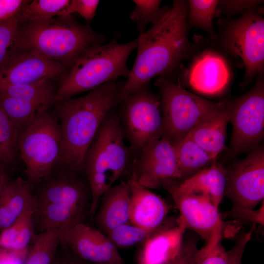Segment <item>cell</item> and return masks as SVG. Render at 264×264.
I'll list each match as a JSON object with an SVG mask.
<instances>
[{"label":"cell","instance_id":"60d3db41","mask_svg":"<svg viewBox=\"0 0 264 264\" xmlns=\"http://www.w3.org/2000/svg\"><path fill=\"white\" fill-rule=\"evenodd\" d=\"M264 200L261 207L257 211L233 208L231 214L234 217L245 220L253 221L264 225Z\"/></svg>","mask_w":264,"mask_h":264},{"label":"cell","instance_id":"d6a6232c","mask_svg":"<svg viewBox=\"0 0 264 264\" xmlns=\"http://www.w3.org/2000/svg\"><path fill=\"white\" fill-rule=\"evenodd\" d=\"M135 7L130 14V18L135 22L140 34L145 32L148 23L156 22L169 7H160L161 0H133Z\"/></svg>","mask_w":264,"mask_h":264},{"label":"cell","instance_id":"7bdbcfd3","mask_svg":"<svg viewBox=\"0 0 264 264\" xmlns=\"http://www.w3.org/2000/svg\"><path fill=\"white\" fill-rule=\"evenodd\" d=\"M57 264H84L81 262L72 258H67Z\"/></svg>","mask_w":264,"mask_h":264},{"label":"cell","instance_id":"9a60e30c","mask_svg":"<svg viewBox=\"0 0 264 264\" xmlns=\"http://www.w3.org/2000/svg\"><path fill=\"white\" fill-rule=\"evenodd\" d=\"M76 172L57 168L38 184L36 205L58 204L85 209L91 193L87 179Z\"/></svg>","mask_w":264,"mask_h":264},{"label":"cell","instance_id":"6da1fadb","mask_svg":"<svg viewBox=\"0 0 264 264\" xmlns=\"http://www.w3.org/2000/svg\"><path fill=\"white\" fill-rule=\"evenodd\" d=\"M188 8V1L174 0L172 7L137 38L136 56L123 84L121 100L155 76H168L191 52Z\"/></svg>","mask_w":264,"mask_h":264},{"label":"cell","instance_id":"d6986e66","mask_svg":"<svg viewBox=\"0 0 264 264\" xmlns=\"http://www.w3.org/2000/svg\"><path fill=\"white\" fill-rule=\"evenodd\" d=\"M186 229L176 226L156 230L144 242L139 253L137 264H166L179 252Z\"/></svg>","mask_w":264,"mask_h":264},{"label":"cell","instance_id":"44dd1931","mask_svg":"<svg viewBox=\"0 0 264 264\" xmlns=\"http://www.w3.org/2000/svg\"><path fill=\"white\" fill-rule=\"evenodd\" d=\"M229 123L224 101L221 106L197 124L187 135L206 152L217 158L226 149L227 127Z\"/></svg>","mask_w":264,"mask_h":264},{"label":"cell","instance_id":"f1b7e54d","mask_svg":"<svg viewBox=\"0 0 264 264\" xmlns=\"http://www.w3.org/2000/svg\"><path fill=\"white\" fill-rule=\"evenodd\" d=\"M19 133L0 108V167L6 171L16 164L19 154Z\"/></svg>","mask_w":264,"mask_h":264},{"label":"cell","instance_id":"cb8c5ba5","mask_svg":"<svg viewBox=\"0 0 264 264\" xmlns=\"http://www.w3.org/2000/svg\"><path fill=\"white\" fill-rule=\"evenodd\" d=\"M85 209L58 204L36 205L33 219L41 232L48 229L63 231L80 223Z\"/></svg>","mask_w":264,"mask_h":264},{"label":"cell","instance_id":"277c9868","mask_svg":"<svg viewBox=\"0 0 264 264\" xmlns=\"http://www.w3.org/2000/svg\"><path fill=\"white\" fill-rule=\"evenodd\" d=\"M124 140L118 112L113 109L102 121L83 160L82 172L90 189L91 217L103 194L120 177L131 160Z\"/></svg>","mask_w":264,"mask_h":264},{"label":"cell","instance_id":"4fadbf2b","mask_svg":"<svg viewBox=\"0 0 264 264\" xmlns=\"http://www.w3.org/2000/svg\"><path fill=\"white\" fill-rule=\"evenodd\" d=\"M132 163L138 182L147 189L156 188L166 179L180 178L174 145L163 136L146 145Z\"/></svg>","mask_w":264,"mask_h":264},{"label":"cell","instance_id":"83f0119b","mask_svg":"<svg viewBox=\"0 0 264 264\" xmlns=\"http://www.w3.org/2000/svg\"><path fill=\"white\" fill-rule=\"evenodd\" d=\"M253 230L252 227L239 237L229 251L225 250L220 242L208 250H198L197 264H240L244 249L251 239Z\"/></svg>","mask_w":264,"mask_h":264},{"label":"cell","instance_id":"8fae6325","mask_svg":"<svg viewBox=\"0 0 264 264\" xmlns=\"http://www.w3.org/2000/svg\"><path fill=\"white\" fill-rule=\"evenodd\" d=\"M162 185L170 193L180 216L177 224L190 228L205 242L203 250H208L220 242L223 224L218 208L206 196L179 191L172 179Z\"/></svg>","mask_w":264,"mask_h":264},{"label":"cell","instance_id":"f35d334b","mask_svg":"<svg viewBox=\"0 0 264 264\" xmlns=\"http://www.w3.org/2000/svg\"><path fill=\"white\" fill-rule=\"evenodd\" d=\"M29 1L0 0V22L19 15L23 7Z\"/></svg>","mask_w":264,"mask_h":264},{"label":"cell","instance_id":"30bf717a","mask_svg":"<svg viewBox=\"0 0 264 264\" xmlns=\"http://www.w3.org/2000/svg\"><path fill=\"white\" fill-rule=\"evenodd\" d=\"M222 42L229 52L243 61L245 83L258 73H263L264 19L254 10L228 23Z\"/></svg>","mask_w":264,"mask_h":264},{"label":"cell","instance_id":"5b68a950","mask_svg":"<svg viewBox=\"0 0 264 264\" xmlns=\"http://www.w3.org/2000/svg\"><path fill=\"white\" fill-rule=\"evenodd\" d=\"M137 44V39L119 44L114 37L107 44H95L86 47L61 78L56 102L90 91L119 77L127 78L130 71L127 60Z\"/></svg>","mask_w":264,"mask_h":264},{"label":"cell","instance_id":"74e56055","mask_svg":"<svg viewBox=\"0 0 264 264\" xmlns=\"http://www.w3.org/2000/svg\"><path fill=\"white\" fill-rule=\"evenodd\" d=\"M198 251L195 240L183 241L179 252L166 264H197Z\"/></svg>","mask_w":264,"mask_h":264},{"label":"cell","instance_id":"836d02e7","mask_svg":"<svg viewBox=\"0 0 264 264\" xmlns=\"http://www.w3.org/2000/svg\"><path fill=\"white\" fill-rule=\"evenodd\" d=\"M156 230H150L127 223L111 230L107 237L116 247H129L144 242Z\"/></svg>","mask_w":264,"mask_h":264},{"label":"cell","instance_id":"ac0fdd59","mask_svg":"<svg viewBox=\"0 0 264 264\" xmlns=\"http://www.w3.org/2000/svg\"><path fill=\"white\" fill-rule=\"evenodd\" d=\"M229 79V70L223 58L216 53L206 51L192 65L189 83L201 93L217 95L225 90Z\"/></svg>","mask_w":264,"mask_h":264},{"label":"cell","instance_id":"9c48e42d","mask_svg":"<svg viewBox=\"0 0 264 264\" xmlns=\"http://www.w3.org/2000/svg\"><path fill=\"white\" fill-rule=\"evenodd\" d=\"M232 133L228 158L259 147L264 137V83L263 73L259 74L254 86L234 100L224 101Z\"/></svg>","mask_w":264,"mask_h":264},{"label":"cell","instance_id":"8d00e7d4","mask_svg":"<svg viewBox=\"0 0 264 264\" xmlns=\"http://www.w3.org/2000/svg\"><path fill=\"white\" fill-rule=\"evenodd\" d=\"M99 0H72L62 10L58 16H69L77 13L87 21L92 20L95 15Z\"/></svg>","mask_w":264,"mask_h":264},{"label":"cell","instance_id":"7a4b0ae2","mask_svg":"<svg viewBox=\"0 0 264 264\" xmlns=\"http://www.w3.org/2000/svg\"><path fill=\"white\" fill-rule=\"evenodd\" d=\"M123 84L111 80L85 95L55 104L62 139L57 168L83 173L86 151L106 115L119 103Z\"/></svg>","mask_w":264,"mask_h":264},{"label":"cell","instance_id":"f546056e","mask_svg":"<svg viewBox=\"0 0 264 264\" xmlns=\"http://www.w3.org/2000/svg\"><path fill=\"white\" fill-rule=\"evenodd\" d=\"M62 232L61 229H48L35 235L25 264H52Z\"/></svg>","mask_w":264,"mask_h":264},{"label":"cell","instance_id":"2e32d148","mask_svg":"<svg viewBox=\"0 0 264 264\" xmlns=\"http://www.w3.org/2000/svg\"><path fill=\"white\" fill-rule=\"evenodd\" d=\"M60 243L85 261L96 264H125L116 247L107 236L82 222L63 231Z\"/></svg>","mask_w":264,"mask_h":264},{"label":"cell","instance_id":"d590c367","mask_svg":"<svg viewBox=\"0 0 264 264\" xmlns=\"http://www.w3.org/2000/svg\"><path fill=\"white\" fill-rule=\"evenodd\" d=\"M19 21L18 15L0 22V67L7 59L13 47Z\"/></svg>","mask_w":264,"mask_h":264},{"label":"cell","instance_id":"1f68e13d","mask_svg":"<svg viewBox=\"0 0 264 264\" xmlns=\"http://www.w3.org/2000/svg\"><path fill=\"white\" fill-rule=\"evenodd\" d=\"M70 1L69 0H30L20 13L19 22L42 20L57 17Z\"/></svg>","mask_w":264,"mask_h":264},{"label":"cell","instance_id":"e0dca14e","mask_svg":"<svg viewBox=\"0 0 264 264\" xmlns=\"http://www.w3.org/2000/svg\"><path fill=\"white\" fill-rule=\"evenodd\" d=\"M127 182L131 191L130 221L148 230H156L169 211L168 205L159 196L140 185L133 170Z\"/></svg>","mask_w":264,"mask_h":264},{"label":"cell","instance_id":"484cf974","mask_svg":"<svg viewBox=\"0 0 264 264\" xmlns=\"http://www.w3.org/2000/svg\"><path fill=\"white\" fill-rule=\"evenodd\" d=\"M52 79L11 86L0 90V93L28 102L50 108L55 104L57 88Z\"/></svg>","mask_w":264,"mask_h":264},{"label":"cell","instance_id":"4316f807","mask_svg":"<svg viewBox=\"0 0 264 264\" xmlns=\"http://www.w3.org/2000/svg\"><path fill=\"white\" fill-rule=\"evenodd\" d=\"M0 108L20 133L42 112L50 108L0 93Z\"/></svg>","mask_w":264,"mask_h":264},{"label":"cell","instance_id":"ba28073f","mask_svg":"<svg viewBox=\"0 0 264 264\" xmlns=\"http://www.w3.org/2000/svg\"><path fill=\"white\" fill-rule=\"evenodd\" d=\"M118 104L121 130L134 159L146 145L163 135L160 99L147 84L126 96Z\"/></svg>","mask_w":264,"mask_h":264},{"label":"cell","instance_id":"3957f363","mask_svg":"<svg viewBox=\"0 0 264 264\" xmlns=\"http://www.w3.org/2000/svg\"><path fill=\"white\" fill-rule=\"evenodd\" d=\"M104 37L71 16L19 23L13 48L34 52L70 68L86 47L102 44Z\"/></svg>","mask_w":264,"mask_h":264},{"label":"cell","instance_id":"ab89813d","mask_svg":"<svg viewBox=\"0 0 264 264\" xmlns=\"http://www.w3.org/2000/svg\"><path fill=\"white\" fill-rule=\"evenodd\" d=\"M262 1L258 0H219L218 5L220 6L226 13L232 14L253 10Z\"/></svg>","mask_w":264,"mask_h":264},{"label":"cell","instance_id":"4dcf8cb0","mask_svg":"<svg viewBox=\"0 0 264 264\" xmlns=\"http://www.w3.org/2000/svg\"><path fill=\"white\" fill-rule=\"evenodd\" d=\"M219 2V0L188 1L187 24L202 29L214 37L213 18Z\"/></svg>","mask_w":264,"mask_h":264},{"label":"cell","instance_id":"ee69618b","mask_svg":"<svg viewBox=\"0 0 264 264\" xmlns=\"http://www.w3.org/2000/svg\"><path fill=\"white\" fill-rule=\"evenodd\" d=\"M1 249H1V248H0V251ZM4 253H3V255H1V254L0 252V262H1V260H2V257H3V255H4Z\"/></svg>","mask_w":264,"mask_h":264},{"label":"cell","instance_id":"d4e9b609","mask_svg":"<svg viewBox=\"0 0 264 264\" xmlns=\"http://www.w3.org/2000/svg\"><path fill=\"white\" fill-rule=\"evenodd\" d=\"M180 178L184 179L206 168L217 160L188 135L174 144ZM183 179V180H184Z\"/></svg>","mask_w":264,"mask_h":264},{"label":"cell","instance_id":"8992f818","mask_svg":"<svg viewBox=\"0 0 264 264\" xmlns=\"http://www.w3.org/2000/svg\"><path fill=\"white\" fill-rule=\"evenodd\" d=\"M19 154L25 166L26 181L31 186L57 169L62 154L60 125L54 112L40 113L19 133Z\"/></svg>","mask_w":264,"mask_h":264},{"label":"cell","instance_id":"ffe728a7","mask_svg":"<svg viewBox=\"0 0 264 264\" xmlns=\"http://www.w3.org/2000/svg\"><path fill=\"white\" fill-rule=\"evenodd\" d=\"M130 195L128 183L124 182L111 186L105 192L96 218L100 231L107 234L114 228L128 223Z\"/></svg>","mask_w":264,"mask_h":264},{"label":"cell","instance_id":"603a6c76","mask_svg":"<svg viewBox=\"0 0 264 264\" xmlns=\"http://www.w3.org/2000/svg\"><path fill=\"white\" fill-rule=\"evenodd\" d=\"M34 205L35 197L27 182L19 177L8 178L0 192V233Z\"/></svg>","mask_w":264,"mask_h":264},{"label":"cell","instance_id":"7402d4cb","mask_svg":"<svg viewBox=\"0 0 264 264\" xmlns=\"http://www.w3.org/2000/svg\"><path fill=\"white\" fill-rule=\"evenodd\" d=\"M176 184L177 189L181 192L206 196L219 208L225 194L226 169L216 160L180 183Z\"/></svg>","mask_w":264,"mask_h":264},{"label":"cell","instance_id":"7c38bea8","mask_svg":"<svg viewBox=\"0 0 264 264\" xmlns=\"http://www.w3.org/2000/svg\"><path fill=\"white\" fill-rule=\"evenodd\" d=\"M224 195L233 208L253 210L264 197V148L261 145L226 169Z\"/></svg>","mask_w":264,"mask_h":264},{"label":"cell","instance_id":"b9f144b4","mask_svg":"<svg viewBox=\"0 0 264 264\" xmlns=\"http://www.w3.org/2000/svg\"><path fill=\"white\" fill-rule=\"evenodd\" d=\"M8 178L6 171L0 167V192Z\"/></svg>","mask_w":264,"mask_h":264},{"label":"cell","instance_id":"52a82bcc","mask_svg":"<svg viewBox=\"0 0 264 264\" xmlns=\"http://www.w3.org/2000/svg\"><path fill=\"white\" fill-rule=\"evenodd\" d=\"M155 85L161 104L163 136L173 145L222 105V102L211 101L187 91L167 76H159Z\"/></svg>","mask_w":264,"mask_h":264},{"label":"cell","instance_id":"5bb4252c","mask_svg":"<svg viewBox=\"0 0 264 264\" xmlns=\"http://www.w3.org/2000/svg\"><path fill=\"white\" fill-rule=\"evenodd\" d=\"M67 67L34 52L12 48L0 67V90L7 87L63 77Z\"/></svg>","mask_w":264,"mask_h":264},{"label":"cell","instance_id":"e575fe53","mask_svg":"<svg viewBox=\"0 0 264 264\" xmlns=\"http://www.w3.org/2000/svg\"><path fill=\"white\" fill-rule=\"evenodd\" d=\"M35 205L29 206L22 215V222L18 235L10 251L13 253L24 250L34 237L33 215Z\"/></svg>","mask_w":264,"mask_h":264}]
</instances>
